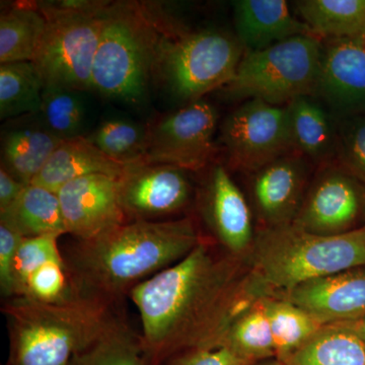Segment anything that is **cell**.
<instances>
[{
	"instance_id": "6da1fadb",
	"label": "cell",
	"mask_w": 365,
	"mask_h": 365,
	"mask_svg": "<svg viewBox=\"0 0 365 365\" xmlns=\"http://www.w3.org/2000/svg\"><path fill=\"white\" fill-rule=\"evenodd\" d=\"M249 269L206 237L181 261L136 285L128 297L140 317L146 364L163 365L184 350L216 344Z\"/></svg>"
},
{
	"instance_id": "7a4b0ae2",
	"label": "cell",
	"mask_w": 365,
	"mask_h": 365,
	"mask_svg": "<svg viewBox=\"0 0 365 365\" xmlns=\"http://www.w3.org/2000/svg\"><path fill=\"white\" fill-rule=\"evenodd\" d=\"M206 237L194 216L133 220L76 240L64 260L76 294L119 304L136 285L181 261Z\"/></svg>"
},
{
	"instance_id": "3957f363",
	"label": "cell",
	"mask_w": 365,
	"mask_h": 365,
	"mask_svg": "<svg viewBox=\"0 0 365 365\" xmlns=\"http://www.w3.org/2000/svg\"><path fill=\"white\" fill-rule=\"evenodd\" d=\"M118 302L76 295L64 302L6 299L9 365H69L78 353L123 323Z\"/></svg>"
},
{
	"instance_id": "277c9868",
	"label": "cell",
	"mask_w": 365,
	"mask_h": 365,
	"mask_svg": "<svg viewBox=\"0 0 365 365\" xmlns=\"http://www.w3.org/2000/svg\"><path fill=\"white\" fill-rule=\"evenodd\" d=\"M250 269L271 295L325 276L365 266V225L321 235L295 225L257 230Z\"/></svg>"
},
{
	"instance_id": "5b68a950",
	"label": "cell",
	"mask_w": 365,
	"mask_h": 365,
	"mask_svg": "<svg viewBox=\"0 0 365 365\" xmlns=\"http://www.w3.org/2000/svg\"><path fill=\"white\" fill-rule=\"evenodd\" d=\"M163 19L145 4L109 2L91 76V91L129 104L141 102L155 73Z\"/></svg>"
},
{
	"instance_id": "8992f818",
	"label": "cell",
	"mask_w": 365,
	"mask_h": 365,
	"mask_svg": "<svg viewBox=\"0 0 365 365\" xmlns=\"http://www.w3.org/2000/svg\"><path fill=\"white\" fill-rule=\"evenodd\" d=\"M245 52L237 36L225 31L185 32L163 21L153 78L190 104L228 85Z\"/></svg>"
},
{
	"instance_id": "52a82bcc",
	"label": "cell",
	"mask_w": 365,
	"mask_h": 365,
	"mask_svg": "<svg viewBox=\"0 0 365 365\" xmlns=\"http://www.w3.org/2000/svg\"><path fill=\"white\" fill-rule=\"evenodd\" d=\"M109 1L38 2L46 26L33 62L45 86L91 90L103 13Z\"/></svg>"
},
{
	"instance_id": "ba28073f",
	"label": "cell",
	"mask_w": 365,
	"mask_h": 365,
	"mask_svg": "<svg viewBox=\"0 0 365 365\" xmlns=\"http://www.w3.org/2000/svg\"><path fill=\"white\" fill-rule=\"evenodd\" d=\"M323 40L300 35L260 50L245 52L235 78L222 90L230 100H260L287 106L294 98L314 96Z\"/></svg>"
},
{
	"instance_id": "9c48e42d",
	"label": "cell",
	"mask_w": 365,
	"mask_h": 365,
	"mask_svg": "<svg viewBox=\"0 0 365 365\" xmlns=\"http://www.w3.org/2000/svg\"><path fill=\"white\" fill-rule=\"evenodd\" d=\"M220 138L230 169L247 175L295 151L287 106L260 100L245 101L227 115Z\"/></svg>"
},
{
	"instance_id": "30bf717a",
	"label": "cell",
	"mask_w": 365,
	"mask_h": 365,
	"mask_svg": "<svg viewBox=\"0 0 365 365\" xmlns=\"http://www.w3.org/2000/svg\"><path fill=\"white\" fill-rule=\"evenodd\" d=\"M217 122V110L203 98L165 115L148 127L143 163L204 169L215 153Z\"/></svg>"
},
{
	"instance_id": "8fae6325",
	"label": "cell",
	"mask_w": 365,
	"mask_h": 365,
	"mask_svg": "<svg viewBox=\"0 0 365 365\" xmlns=\"http://www.w3.org/2000/svg\"><path fill=\"white\" fill-rule=\"evenodd\" d=\"M196 203L206 237L225 253L249 264L256 240V222L248 197L227 168H211L197 191Z\"/></svg>"
},
{
	"instance_id": "7c38bea8",
	"label": "cell",
	"mask_w": 365,
	"mask_h": 365,
	"mask_svg": "<svg viewBox=\"0 0 365 365\" xmlns=\"http://www.w3.org/2000/svg\"><path fill=\"white\" fill-rule=\"evenodd\" d=\"M365 184L333 162L317 168L294 225L321 235L364 227Z\"/></svg>"
},
{
	"instance_id": "4fadbf2b",
	"label": "cell",
	"mask_w": 365,
	"mask_h": 365,
	"mask_svg": "<svg viewBox=\"0 0 365 365\" xmlns=\"http://www.w3.org/2000/svg\"><path fill=\"white\" fill-rule=\"evenodd\" d=\"M190 173L168 165H128L118 179L120 205L126 220H155L185 212L196 200Z\"/></svg>"
},
{
	"instance_id": "5bb4252c",
	"label": "cell",
	"mask_w": 365,
	"mask_h": 365,
	"mask_svg": "<svg viewBox=\"0 0 365 365\" xmlns=\"http://www.w3.org/2000/svg\"><path fill=\"white\" fill-rule=\"evenodd\" d=\"M313 167L294 151L249 175L247 197L257 230L294 225L313 178Z\"/></svg>"
},
{
	"instance_id": "9a60e30c",
	"label": "cell",
	"mask_w": 365,
	"mask_h": 365,
	"mask_svg": "<svg viewBox=\"0 0 365 365\" xmlns=\"http://www.w3.org/2000/svg\"><path fill=\"white\" fill-rule=\"evenodd\" d=\"M314 97L337 120L365 115L364 40H323Z\"/></svg>"
},
{
	"instance_id": "2e32d148",
	"label": "cell",
	"mask_w": 365,
	"mask_h": 365,
	"mask_svg": "<svg viewBox=\"0 0 365 365\" xmlns=\"http://www.w3.org/2000/svg\"><path fill=\"white\" fill-rule=\"evenodd\" d=\"M118 179L90 175L67 182L57 192L67 234L88 240L127 222L120 205Z\"/></svg>"
},
{
	"instance_id": "e0dca14e",
	"label": "cell",
	"mask_w": 365,
	"mask_h": 365,
	"mask_svg": "<svg viewBox=\"0 0 365 365\" xmlns=\"http://www.w3.org/2000/svg\"><path fill=\"white\" fill-rule=\"evenodd\" d=\"M276 297L307 311L324 325L365 318V266L307 281Z\"/></svg>"
},
{
	"instance_id": "ac0fdd59",
	"label": "cell",
	"mask_w": 365,
	"mask_h": 365,
	"mask_svg": "<svg viewBox=\"0 0 365 365\" xmlns=\"http://www.w3.org/2000/svg\"><path fill=\"white\" fill-rule=\"evenodd\" d=\"M62 141L40 113L9 120L1 129V168L23 184H32Z\"/></svg>"
},
{
	"instance_id": "d6986e66",
	"label": "cell",
	"mask_w": 365,
	"mask_h": 365,
	"mask_svg": "<svg viewBox=\"0 0 365 365\" xmlns=\"http://www.w3.org/2000/svg\"><path fill=\"white\" fill-rule=\"evenodd\" d=\"M234 19L237 40L246 52L260 51L300 35H314L295 18L285 0H237Z\"/></svg>"
},
{
	"instance_id": "ffe728a7",
	"label": "cell",
	"mask_w": 365,
	"mask_h": 365,
	"mask_svg": "<svg viewBox=\"0 0 365 365\" xmlns=\"http://www.w3.org/2000/svg\"><path fill=\"white\" fill-rule=\"evenodd\" d=\"M295 151L317 168L335 162L337 119L319 98L302 96L287 106Z\"/></svg>"
},
{
	"instance_id": "44dd1931",
	"label": "cell",
	"mask_w": 365,
	"mask_h": 365,
	"mask_svg": "<svg viewBox=\"0 0 365 365\" xmlns=\"http://www.w3.org/2000/svg\"><path fill=\"white\" fill-rule=\"evenodd\" d=\"M127 167L107 157L88 137L79 136L62 141L32 184L57 193L78 178L96 174L120 178Z\"/></svg>"
},
{
	"instance_id": "7402d4cb",
	"label": "cell",
	"mask_w": 365,
	"mask_h": 365,
	"mask_svg": "<svg viewBox=\"0 0 365 365\" xmlns=\"http://www.w3.org/2000/svg\"><path fill=\"white\" fill-rule=\"evenodd\" d=\"M300 20L322 40L365 41V0H300Z\"/></svg>"
},
{
	"instance_id": "603a6c76",
	"label": "cell",
	"mask_w": 365,
	"mask_h": 365,
	"mask_svg": "<svg viewBox=\"0 0 365 365\" xmlns=\"http://www.w3.org/2000/svg\"><path fill=\"white\" fill-rule=\"evenodd\" d=\"M0 222L6 223L24 237L66 235L58 195L50 190L30 184L20 198L4 213Z\"/></svg>"
},
{
	"instance_id": "cb8c5ba5",
	"label": "cell",
	"mask_w": 365,
	"mask_h": 365,
	"mask_svg": "<svg viewBox=\"0 0 365 365\" xmlns=\"http://www.w3.org/2000/svg\"><path fill=\"white\" fill-rule=\"evenodd\" d=\"M46 18L38 2H18L0 14V64L33 61Z\"/></svg>"
},
{
	"instance_id": "d4e9b609",
	"label": "cell",
	"mask_w": 365,
	"mask_h": 365,
	"mask_svg": "<svg viewBox=\"0 0 365 365\" xmlns=\"http://www.w3.org/2000/svg\"><path fill=\"white\" fill-rule=\"evenodd\" d=\"M284 365H365V345L344 324L326 325Z\"/></svg>"
},
{
	"instance_id": "484cf974",
	"label": "cell",
	"mask_w": 365,
	"mask_h": 365,
	"mask_svg": "<svg viewBox=\"0 0 365 365\" xmlns=\"http://www.w3.org/2000/svg\"><path fill=\"white\" fill-rule=\"evenodd\" d=\"M45 81L33 61L0 64V118L38 114Z\"/></svg>"
},
{
	"instance_id": "4316f807",
	"label": "cell",
	"mask_w": 365,
	"mask_h": 365,
	"mask_svg": "<svg viewBox=\"0 0 365 365\" xmlns=\"http://www.w3.org/2000/svg\"><path fill=\"white\" fill-rule=\"evenodd\" d=\"M276 359L282 362L322 330L323 323L302 307L283 297L267 295L264 299Z\"/></svg>"
},
{
	"instance_id": "83f0119b",
	"label": "cell",
	"mask_w": 365,
	"mask_h": 365,
	"mask_svg": "<svg viewBox=\"0 0 365 365\" xmlns=\"http://www.w3.org/2000/svg\"><path fill=\"white\" fill-rule=\"evenodd\" d=\"M263 299L228 327L216 344H222L253 364L276 359L272 331Z\"/></svg>"
},
{
	"instance_id": "f1b7e54d",
	"label": "cell",
	"mask_w": 365,
	"mask_h": 365,
	"mask_svg": "<svg viewBox=\"0 0 365 365\" xmlns=\"http://www.w3.org/2000/svg\"><path fill=\"white\" fill-rule=\"evenodd\" d=\"M148 132V128L131 120L111 118L103 121L86 137L107 157L130 165L143 163Z\"/></svg>"
},
{
	"instance_id": "f546056e",
	"label": "cell",
	"mask_w": 365,
	"mask_h": 365,
	"mask_svg": "<svg viewBox=\"0 0 365 365\" xmlns=\"http://www.w3.org/2000/svg\"><path fill=\"white\" fill-rule=\"evenodd\" d=\"M83 91L45 86L40 115L46 126L62 140L83 135L86 105Z\"/></svg>"
},
{
	"instance_id": "4dcf8cb0",
	"label": "cell",
	"mask_w": 365,
	"mask_h": 365,
	"mask_svg": "<svg viewBox=\"0 0 365 365\" xmlns=\"http://www.w3.org/2000/svg\"><path fill=\"white\" fill-rule=\"evenodd\" d=\"M69 365H148L140 335L126 322L118 325L88 349L78 353Z\"/></svg>"
},
{
	"instance_id": "1f68e13d",
	"label": "cell",
	"mask_w": 365,
	"mask_h": 365,
	"mask_svg": "<svg viewBox=\"0 0 365 365\" xmlns=\"http://www.w3.org/2000/svg\"><path fill=\"white\" fill-rule=\"evenodd\" d=\"M59 239L57 235L24 237L14 261L13 297L23 295L29 278L38 269L51 262L64 261Z\"/></svg>"
},
{
	"instance_id": "d6a6232c",
	"label": "cell",
	"mask_w": 365,
	"mask_h": 365,
	"mask_svg": "<svg viewBox=\"0 0 365 365\" xmlns=\"http://www.w3.org/2000/svg\"><path fill=\"white\" fill-rule=\"evenodd\" d=\"M76 292L67 269L66 260L51 262L38 269L29 278L21 297L37 302H64L76 297Z\"/></svg>"
},
{
	"instance_id": "836d02e7",
	"label": "cell",
	"mask_w": 365,
	"mask_h": 365,
	"mask_svg": "<svg viewBox=\"0 0 365 365\" xmlns=\"http://www.w3.org/2000/svg\"><path fill=\"white\" fill-rule=\"evenodd\" d=\"M338 165L365 184V115L337 120Z\"/></svg>"
},
{
	"instance_id": "e575fe53",
	"label": "cell",
	"mask_w": 365,
	"mask_h": 365,
	"mask_svg": "<svg viewBox=\"0 0 365 365\" xmlns=\"http://www.w3.org/2000/svg\"><path fill=\"white\" fill-rule=\"evenodd\" d=\"M163 365H256L222 344L190 348L170 357Z\"/></svg>"
},
{
	"instance_id": "d590c367",
	"label": "cell",
	"mask_w": 365,
	"mask_h": 365,
	"mask_svg": "<svg viewBox=\"0 0 365 365\" xmlns=\"http://www.w3.org/2000/svg\"><path fill=\"white\" fill-rule=\"evenodd\" d=\"M23 240L13 227L0 222V289L6 299L14 297V261Z\"/></svg>"
},
{
	"instance_id": "8d00e7d4",
	"label": "cell",
	"mask_w": 365,
	"mask_h": 365,
	"mask_svg": "<svg viewBox=\"0 0 365 365\" xmlns=\"http://www.w3.org/2000/svg\"><path fill=\"white\" fill-rule=\"evenodd\" d=\"M26 186L0 167V213L6 212L16 202Z\"/></svg>"
},
{
	"instance_id": "74e56055",
	"label": "cell",
	"mask_w": 365,
	"mask_h": 365,
	"mask_svg": "<svg viewBox=\"0 0 365 365\" xmlns=\"http://www.w3.org/2000/svg\"><path fill=\"white\" fill-rule=\"evenodd\" d=\"M349 327L352 331L359 335L360 339L365 345V318L357 319V321L349 322V323H342Z\"/></svg>"
},
{
	"instance_id": "f35d334b",
	"label": "cell",
	"mask_w": 365,
	"mask_h": 365,
	"mask_svg": "<svg viewBox=\"0 0 365 365\" xmlns=\"http://www.w3.org/2000/svg\"><path fill=\"white\" fill-rule=\"evenodd\" d=\"M256 365H284L277 359L268 360V361L260 362Z\"/></svg>"
},
{
	"instance_id": "ab89813d",
	"label": "cell",
	"mask_w": 365,
	"mask_h": 365,
	"mask_svg": "<svg viewBox=\"0 0 365 365\" xmlns=\"http://www.w3.org/2000/svg\"><path fill=\"white\" fill-rule=\"evenodd\" d=\"M6 365H9V364H6Z\"/></svg>"
}]
</instances>
